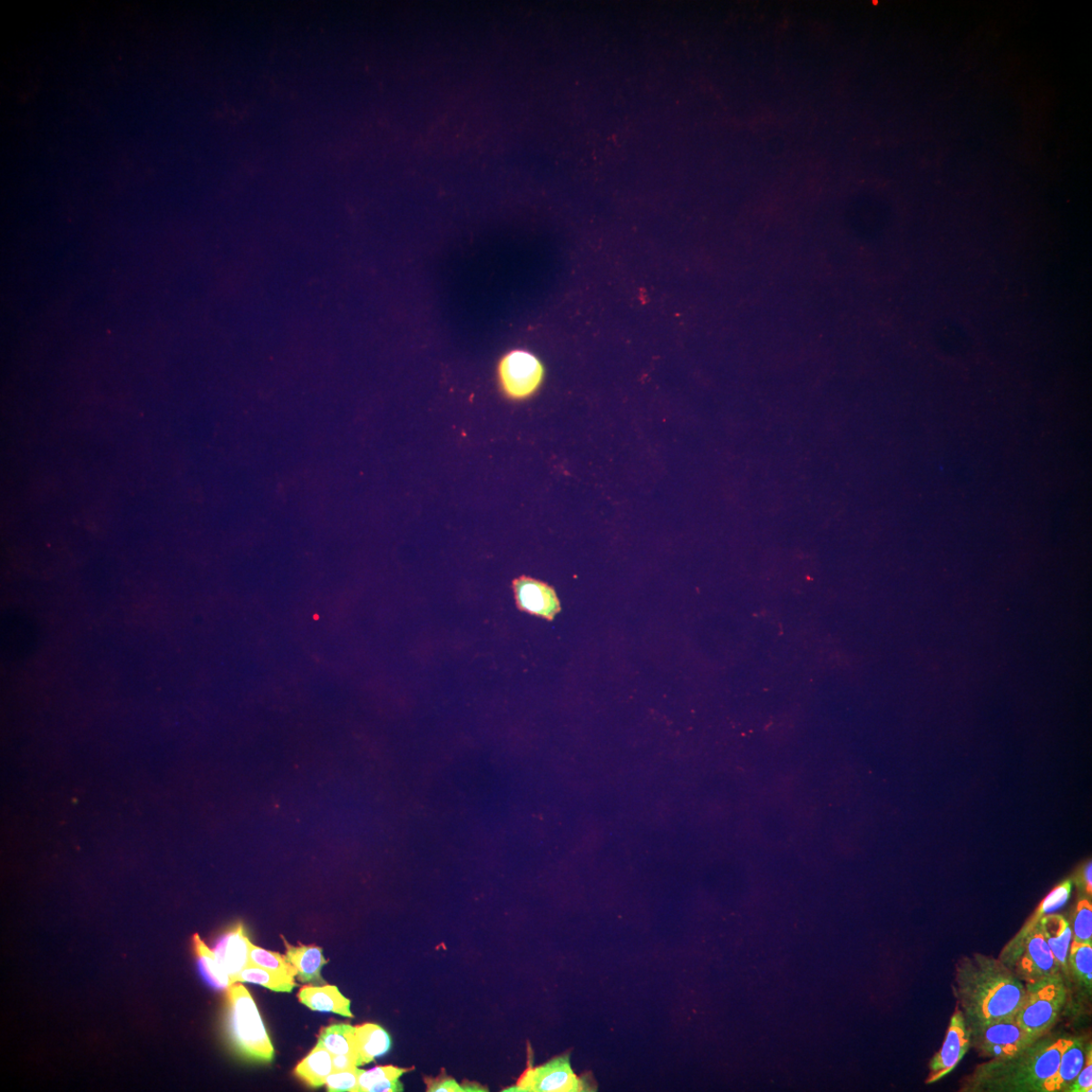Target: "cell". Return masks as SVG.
Instances as JSON below:
<instances>
[{"mask_svg":"<svg viewBox=\"0 0 1092 1092\" xmlns=\"http://www.w3.org/2000/svg\"><path fill=\"white\" fill-rule=\"evenodd\" d=\"M332 1062H333L334 1072L351 1070V1069H355L358 1066H360L359 1060L357 1059H355V1057H351V1056H347V1055H339V1056H333L332 1055Z\"/></svg>","mask_w":1092,"mask_h":1092,"instance_id":"29","label":"cell"},{"mask_svg":"<svg viewBox=\"0 0 1092 1092\" xmlns=\"http://www.w3.org/2000/svg\"><path fill=\"white\" fill-rule=\"evenodd\" d=\"M967 1028L971 1035V1048L991 1059H1009L1037 1040L1019 1027L1016 1016Z\"/></svg>","mask_w":1092,"mask_h":1092,"instance_id":"7","label":"cell"},{"mask_svg":"<svg viewBox=\"0 0 1092 1092\" xmlns=\"http://www.w3.org/2000/svg\"><path fill=\"white\" fill-rule=\"evenodd\" d=\"M283 938V937H281ZM284 939V938H283ZM286 959L293 965L299 982L315 986L326 983L322 978V968L328 963L323 956L322 948L299 944L293 946L285 939Z\"/></svg>","mask_w":1092,"mask_h":1092,"instance_id":"12","label":"cell"},{"mask_svg":"<svg viewBox=\"0 0 1092 1092\" xmlns=\"http://www.w3.org/2000/svg\"><path fill=\"white\" fill-rule=\"evenodd\" d=\"M318 1043L322 1044L333 1056L355 1057L360 1065L356 1027L348 1024H334L323 1028L319 1035Z\"/></svg>","mask_w":1092,"mask_h":1092,"instance_id":"19","label":"cell"},{"mask_svg":"<svg viewBox=\"0 0 1092 1092\" xmlns=\"http://www.w3.org/2000/svg\"><path fill=\"white\" fill-rule=\"evenodd\" d=\"M426 1082L429 1092H464L463 1085L457 1083L455 1080L448 1078L445 1074L437 1079H427Z\"/></svg>","mask_w":1092,"mask_h":1092,"instance_id":"28","label":"cell"},{"mask_svg":"<svg viewBox=\"0 0 1092 1092\" xmlns=\"http://www.w3.org/2000/svg\"><path fill=\"white\" fill-rule=\"evenodd\" d=\"M596 1090L597 1084L592 1074L577 1076L572 1067L570 1056L562 1055L541 1066H528L517 1084L504 1091L585 1092Z\"/></svg>","mask_w":1092,"mask_h":1092,"instance_id":"6","label":"cell"},{"mask_svg":"<svg viewBox=\"0 0 1092 1092\" xmlns=\"http://www.w3.org/2000/svg\"><path fill=\"white\" fill-rule=\"evenodd\" d=\"M412 1069L399 1068L393 1065L379 1066L369 1071L361 1072L359 1079L358 1092H398L404 1086L400 1081L403 1074Z\"/></svg>","mask_w":1092,"mask_h":1092,"instance_id":"18","label":"cell"},{"mask_svg":"<svg viewBox=\"0 0 1092 1092\" xmlns=\"http://www.w3.org/2000/svg\"><path fill=\"white\" fill-rule=\"evenodd\" d=\"M1089 1048H1085L1081 1038H1074L1063 1052L1059 1069L1044 1083L1042 1092L1068 1091L1084 1065Z\"/></svg>","mask_w":1092,"mask_h":1092,"instance_id":"14","label":"cell"},{"mask_svg":"<svg viewBox=\"0 0 1092 1092\" xmlns=\"http://www.w3.org/2000/svg\"><path fill=\"white\" fill-rule=\"evenodd\" d=\"M543 376V365L528 351H511L499 364L501 385L510 398L521 400L531 397L538 390Z\"/></svg>","mask_w":1092,"mask_h":1092,"instance_id":"8","label":"cell"},{"mask_svg":"<svg viewBox=\"0 0 1092 1092\" xmlns=\"http://www.w3.org/2000/svg\"><path fill=\"white\" fill-rule=\"evenodd\" d=\"M227 992L228 1028L235 1049L246 1059L271 1063L274 1049L253 997L239 982Z\"/></svg>","mask_w":1092,"mask_h":1092,"instance_id":"3","label":"cell"},{"mask_svg":"<svg viewBox=\"0 0 1092 1092\" xmlns=\"http://www.w3.org/2000/svg\"><path fill=\"white\" fill-rule=\"evenodd\" d=\"M360 1066L373 1062L390 1051L392 1038L384 1029L376 1024L356 1027Z\"/></svg>","mask_w":1092,"mask_h":1092,"instance_id":"17","label":"cell"},{"mask_svg":"<svg viewBox=\"0 0 1092 1092\" xmlns=\"http://www.w3.org/2000/svg\"><path fill=\"white\" fill-rule=\"evenodd\" d=\"M1045 1036L1009 1059H992L978 1066L967 1080L963 1091L1042 1092L1044 1083L1059 1069L1061 1056L1072 1042V1038Z\"/></svg>","mask_w":1092,"mask_h":1092,"instance_id":"2","label":"cell"},{"mask_svg":"<svg viewBox=\"0 0 1092 1092\" xmlns=\"http://www.w3.org/2000/svg\"><path fill=\"white\" fill-rule=\"evenodd\" d=\"M513 591L517 607L521 611L550 622L560 612V602L555 589L541 580L520 577L514 579Z\"/></svg>","mask_w":1092,"mask_h":1092,"instance_id":"10","label":"cell"},{"mask_svg":"<svg viewBox=\"0 0 1092 1092\" xmlns=\"http://www.w3.org/2000/svg\"><path fill=\"white\" fill-rule=\"evenodd\" d=\"M362 1070L358 1067L346 1071L333 1072L326 1080L328 1091H359V1079Z\"/></svg>","mask_w":1092,"mask_h":1092,"instance_id":"25","label":"cell"},{"mask_svg":"<svg viewBox=\"0 0 1092 1092\" xmlns=\"http://www.w3.org/2000/svg\"><path fill=\"white\" fill-rule=\"evenodd\" d=\"M971 1048V1035L962 1011L957 1007L946 1035L942 1049L933 1055L929 1062V1076L927 1084L935 1083L952 1072L964 1055Z\"/></svg>","mask_w":1092,"mask_h":1092,"instance_id":"9","label":"cell"},{"mask_svg":"<svg viewBox=\"0 0 1092 1092\" xmlns=\"http://www.w3.org/2000/svg\"><path fill=\"white\" fill-rule=\"evenodd\" d=\"M1092 1088V1056L1091 1048L1088 1049L1084 1065L1079 1074L1078 1079L1069 1087L1068 1091L1072 1092H1090Z\"/></svg>","mask_w":1092,"mask_h":1092,"instance_id":"27","label":"cell"},{"mask_svg":"<svg viewBox=\"0 0 1092 1092\" xmlns=\"http://www.w3.org/2000/svg\"><path fill=\"white\" fill-rule=\"evenodd\" d=\"M1038 927L1061 971H1068V953L1072 931L1067 921L1059 914H1048L1037 922Z\"/></svg>","mask_w":1092,"mask_h":1092,"instance_id":"15","label":"cell"},{"mask_svg":"<svg viewBox=\"0 0 1092 1092\" xmlns=\"http://www.w3.org/2000/svg\"><path fill=\"white\" fill-rule=\"evenodd\" d=\"M193 946H195L200 969L206 980L216 990L228 991L230 989L234 983L220 964L214 950H211L199 935L193 936Z\"/></svg>","mask_w":1092,"mask_h":1092,"instance_id":"20","label":"cell"},{"mask_svg":"<svg viewBox=\"0 0 1092 1092\" xmlns=\"http://www.w3.org/2000/svg\"><path fill=\"white\" fill-rule=\"evenodd\" d=\"M250 965H254L267 969V971L295 979L296 977L295 969L286 959V956H281L279 953L272 952V950H264L251 944L250 954Z\"/></svg>","mask_w":1092,"mask_h":1092,"instance_id":"23","label":"cell"},{"mask_svg":"<svg viewBox=\"0 0 1092 1092\" xmlns=\"http://www.w3.org/2000/svg\"><path fill=\"white\" fill-rule=\"evenodd\" d=\"M1008 950L1010 965L1007 966L1025 983L1061 975L1060 965L1055 960L1037 923L1020 932Z\"/></svg>","mask_w":1092,"mask_h":1092,"instance_id":"5","label":"cell"},{"mask_svg":"<svg viewBox=\"0 0 1092 1092\" xmlns=\"http://www.w3.org/2000/svg\"><path fill=\"white\" fill-rule=\"evenodd\" d=\"M1067 965L1068 968H1071L1074 976L1090 992L1092 982V944H1081L1072 941L1069 948Z\"/></svg>","mask_w":1092,"mask_h":1092,"instance_id":"22","label":"cell"},{"mask_svg":"<svg viewBox=\"0 0 1092 1092\" xmlns=\"http://www.w3.org/2000/svg\"><path fill=\"white\" fill-rule=\"evenodd\" d=\"M298 1001L315 1012L333 1013L345 1017H354L351 1002L338 989V986H304L297 994Z\"/></svg>","mask_w":1092,"mask_h":1092,"instance_id":"13","label":"cell"},{"mask_svg":"<svg viewBox=\"0 0 1092 1092\" xmlns=\"http://www.w3.org/2000/svg\"><path fill=\"white\" fill-rule=\"evenodd\" d=\"M249 982L264 986L274 993H292L295 980L281 976L258 966L249 965L237 977L236 983Z\"/></svg>","mask_w":1092,"mask_h":1092,"instance_id":"21","label":"cell"},{"mask_svg":"<svg viewBox=\"0 0 1092 1092\" xmlns=\"http://www.w3.org/2000/svg\"><path fill=\"white\" fill-rule=\"evenodd\" d=\"M1091 868H1092L1091 862H1089L1088 864L1085 866L1083 873H1082V880H1083L1085 891L1089 895H1091V891H1092Z\"/></svg>","mask_w":1092,"mask_h":1092,"instance_id":"30","label":"cell"},{"mask_svg":"<svg viewBox=\"0 0 1092 1092\" xmlns=\"http://www.w3.org/2000/svg\"><path fill=\"white\" fill-rule=\"evenodd\" d=\"M1026 995L1016 1020L1035 1038L1047 1035L1060 1016L1067 998L1061 975L1026 983Z\"/></svg>","mask_w":1092,"mask_h":1092,"instance_id":"4","label":"cell"},{"mask_svg":"<svg viewBox=\"0 0 1092 1092\" xmlns=\"http://www.w3.org/2000/svg\"><path fill=\"white\" fill-rule=\"evenodd\" d=\"M1071 891L1070 882H1066L1055 888L1038 907L1042 914L1050 913L1062 907L1068 901Z\"/></svg>","mask_w":1092,"mask_h":1092,"instance_id":"26","label":"cell"},{"mask_svg":"<svg viewBox=\"0 0 1092 1092\" xmlns=\"http://www.w3.org/2000/svg\"><path fill=\"white\" fill-rule=\"evenodd\" d=\"M333 1072L332 1054L320 1043L295 1069V1077L313 1088L325 1085Z\"/></svg>","mask_w":1092,"mask_h":1092,"instance_id":"16","label":"cell"},{"mask_svg":"<svg viewBox=\"0 0 1092 1092\" xmlns=\"http://www.w3.org/2000/svg\"><path fill=\"white\" fill-rule=\"evenodd\" d=\"M953 991L971 1027L1016 1016L1026 985L1001 960L974 953L958 961Z\"/></svg>","mask_w":1092,"mask_h":1092,"instance_id":"1","label":"cell"},{"mask_svg":"<svg viewBox=\"0 0 1092 1092\" xmlns=\"http://www.w3.org/2000/svg\"><path fill=\"white\" fill-rule=\"evenodd\" d=\"M251 944L242 924L227 930L216 944L214 953L234 984L250 965Z\"/></svg>","mask_w":1092,"mask_h":1092,"instance_id":"11","label":"cell"},{"mask_svg":"<svg viewBox=\"0 0 1092 1092\" xmlns=\"http://www.w3.org/2000/svg\"><path fill=\"white\" fill-rule=\"evenodd\" d=\"M1071 931L1073 942L1092 944V906L1088 901L1079 903Z\"/></svg>","mask_w":1092,"mask_h":1092,"instance_id":"24","label":"cell"}]
</instances>
